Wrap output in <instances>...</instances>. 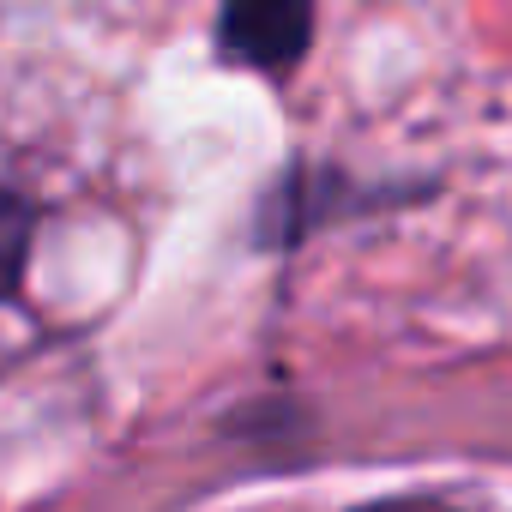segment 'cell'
Instances as JSON below:
<instances>
[{
	"label": "cell",
	"mask_w": 512,
	"mask_h": 512,
	"mask_svg": "<svg viewBox=\"0 0 512 512\" xmlns=\"http://www.w3.org/2000/svg\"><path fill=\"white\" fill-rule=\"evenodd\" d=\"M308 37H314V7H302V0H235L217 19L223 61L253 73H290L308 55Z\"/></svg>",
	"instance_id": "1"
},
{
	"label": "cell",
	"mask_w": 512,
	"mask_h": 512,
	"mask_svg": "<svg viewBox=\"0 0 512 512\" xmlns=\"http://www.w3.org/2000/svg\"><path fill=\"white\" fill-rule=\"evenodd\" d=\"M31 229H37V211L25 193H13L0 181V302L19 290V272H25V253H31Z\"/></svg>",
	"instance_id": "2"
},
{
	"label": "cell",
	"mask_w": 512,
	"mask_h": 512,
	"mask_svg": "<svg viewBox=\"0 0 512 512\" xmlns=\"http://www.w3.org/2000/svg\"><path fill=\"white\" fill-rule=\"evenodd\" d=\"M356 512H452V506L422 500V494H404V500H368V506H356Z\"/></svg>",
	"instance_id": "3"
}]
</instances>
